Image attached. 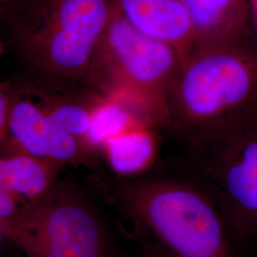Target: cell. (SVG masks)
Masks as SVG:
<instances>
[{
	"label": "cell",
	"instance_id": "obj_14",
	"mask_svg": "<svg viewBox=\"0 0 257 257\" xmlns=\"http://www.w3.org/2000/svg\"><path fill=\"white\" fill-rule=\"evenodd\" d=\"M138 242L144 257H170L159 245L141 234H138Z\"/></svg>",
	"mask_w": 257,
	"mask_h": 257
},
{
	"label": "cell",
	"instance_id": "obj_9",
	"mask_svg": "<svg viewBox=\"0 0 257 257\" xmlns=\"http://www.w3.org/2000/svg\"><path fill=\"white\" fill-rule=\"evenodd\" d=\"M128 23L148 37L175 47L184 55L193 48V34L179 0H114Z\"/></svg>",
	"mask_w": 257,
	"mask_h": 257
},
{
	"label": "cell",
	"instance_id": "obj_3",
	"mask_svg": "<svg viewBox=\"0 0 257 257\" xmlns=\"http://www.w3.org/2000/svg\"><path fill=\"white\" fill-rule=\"evenodd\" d=\"M117 202L139 234L170 257H234L229 220L213 195L192 181L144 177L118 184Z\"/></svg>",
	"mask_w": 257,
	"mask_h": 257
},
{
	"label": "cell",
	"instance_id": "obj_1",
	"mask_svg": "<svg viewBox=\"0 0 257 257\" xmlns=\"http://www.w3.org/2000/svg\"><path fill=\"white\" fill-rule=\"evenodd\" d=\"M257 120V49L251 40L202 47L186 56L163 127L193 155Z\"/></svg>",
	"mask_w": 257,
	"mask_h": 257
},
{
	"label": "cell",
	"instance_id": "obj_11",
	"mask_svg": "<svg viewBox=\"0 0 257 257\" xmlns=\"http://www.w3.org/2000/svg\"><path fill=\"white\" fill-rule=\"evenodd\" d=\"M153 127L138 125L109 139L102 150L111 169L123 175H135L151 165L156 156Z\"/></svg>",
	"mask_w": 257,
	"mask_h": 257
},
{
	"label": "cell",
	"instance_id": "obj_13",
	"mask_svg": "<svg viewBox=\"0 0 257 257\" xmlns=\"http://www.w3.org/2000/svg\"><path fill=\"white\" fill-rule=\"evenodd\" d=\"M21 202L15 194L0 189V222L10 220L17 213Z\"/></svg>",
	"mask_w": 257,
	"mask_h": 257
},
{
	"label": "cell",
	"instance_id": "obj_7",
	"mask_svg": "<svg viewBox=\"0 0 257 257\" xmlns=\"http://www.w3.org/2000/svg\"><path fill=\"white\" fill-rule=\"evenodd\" d=\"M1 151L23 152L59 165L90 164L94 151L60 128L37 99L19 82L12 81V107Z\"/></svg>",
	"mask_w": 257,
	"mask_h": 257
},
{
	"label": "cell",
	"instance_id": "obj_18",
	"mask_svg": "<svg viewBox=\"0 0 257 257\" xmlns=\"http://www.w3.org/2000/svg\"><path fill=\"white\" fill-rule=\"evenodd\" d=\"M28 257H31V256H28Z\"/></svg>",
	"mask_w": 257,
	"mask_h": 257
},
{
	"label": "cell",
	"instance_id": "obj_8",
	"mask_svg": "<svg viewBox=\"0 0 257 257\" xmlns=\"http://www.w3.org/2000/svg\"><path fill=\"white\" fill-rule=\"evenodd\" d=\"M179 1L191 22L193 50L250 40L248 0Z\"/></svg>",
	"mask_w": 257,
	"mask_h": 257
},
{
	"label": "cell",
	"instance_id": "obj_6",
	"mask_svg": "<svg viewBox=\"0 0 257 257\" xmlns=\"http://www.w3.org/2000/svg\"><path fill=\"white\" fill-rule=\"evenodd\" d=\"M194 156L232 231L257 238V120Z\"/></svg>",
	"mask_w": 257,
	"mask_h": 257
},
{
	"label": "cell",
	"instance_id": "obj_10",
	"mask_svg": "<svg viewBox=\"0 0 257 257\" xmlns=\"http://www.w3.org/2000/svg\"><path fill=\"white\" fill-rule=\"evenodd\" d=\"M63 167L23 152L2 151L0 189L15 194L23 202L35 201L55 186Z\"/></svg>",
	"mask_w": 257,
	"mask_h": 257
},
{
	"label": "cell",
	"instance_id": "obj_17",
	"mask_svg": "<svg viewBox=\"0 0 257 257\" xmlns=\"http://www.w3.org/2000/svg\"><path fill=\"white\" fill-rule=\"evenodd\" d=\"M7 3V0H0V7H3Z\"/></svg>",
	"mask_w": 257,
	"mask_h": 257
},
{
	"label": "cell",
	"instance_id": "obj_12",
	"mask_svg": "<svg viewBox=\"0 0 257 257\" xmlns=\"http://www.w3.org/2000/svg\"><path fill=\"white\" fill-rule=\"evenodd\" d=\"M12 107V81L1 83L0 87V143L7 135Z\"/></svg>",
	"mask_w": 257,
	"mask_h": 257
},
{
	"label": "cell",
	"instance_id": "obj_2",
	"mask_svg": "<svg viewBox=\"0 0 257 257\" xmlns=\"http://www.w3.org/2000/svg\"><path fill=\"white\" fill-rule=\"evenodd\" d=\"M114 10V0H19L1 10V19L27 77L87 83Z\"/></svg>",
	"mask_w": 257,
	"mask_h": 257
},
{
	"label": "cell",
	"instance_id": "obj_5",
	"mask_svg": "<svg viewBox=\"0 0 257 257\" xmlns=\"http://www.w3.org/2000/svg\"><path fill=\"white\" fill-rule=\"evenodd\" d=\"M1 233L31 257H110L101 221L77 191L56 182L35 201L20 203L0 222Z\"/></svg>",
	"mask_w": 257,
	"mask_h": 257
},
{
	"label": "cell",
	"instance_id": "obj_16",
	"mask_svg": "<svg viewBox=\"0 0 257 257\" xmlns=\"http://www.w3.org/2000/svg\"><path fill=\"white\" fill-rule=\"evenodd\" d=\"M19 0H7V3L3 6V7H0V10L5 9V8H7V7H9L11 5H13V4H15L16 2H18Z\"/></svg>",
	"mask_w": 257,
	"mask_h": 257
},
{
	"label": "cell",
	"instance_id": "obj_15",
	"mask_svg": "<svg viewBox=\"0 0 257 257\" xmlns=\"http://www.w3.org/2000/svg\"><path fill=\"white\" fill-rule=\"evenodd\" d=\"M248 3L250 6V11L257 22V0H248Z\"/></svg>",
	"mask_w": 257,
	"mask_h": 257
},
{
	"label": "cell",
	"instance_id": "obj_4",
	"mask_svg": "<svg viewBox=\"0 0 257 257\" xmlns=\"http://www.w3.org/2000/svg\"><path fill=\"white\" fill-rule=\"evenodd\" d=\"M185 58L175 47L139 32L115 6L92 58L87 84L106 97L128 102L154 127H163Z\"/></svg>",
	"mask_w": 257,
	"mask_h": 257
}]
</instances>
